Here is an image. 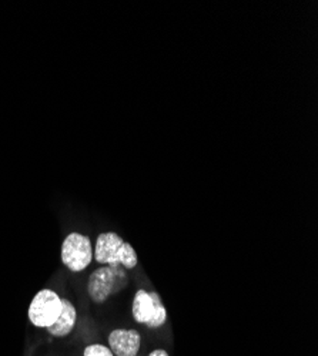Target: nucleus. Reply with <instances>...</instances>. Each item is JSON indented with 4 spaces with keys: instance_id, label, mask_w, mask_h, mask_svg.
<instances>
[{
    "instance_id": "f257e3e1",
    "label": "nucleus",
    "mask_w": 318,
    "mask_h": 356,
    "mask_svg": "<svg viewBox=\"0 0 318 356\" xmlns=\"http://www.w3.org/2000/svg\"><path fill=\"white\" fill-rule=\"evenodd\" d=\"M127 284V270L120 264H111L92 273L88 281V293L95 304H104L109 296L119 293Z\"/></svg>"
},
{
    "instance_id": "f03ea898",
    "label": "nucleus",
    "mask_w": 318,
    "mask_h": 356,
    "mask_svg": "<svg viewBox=\"0 0 318 356\" xmlns=\"http://www.w3.org/2000/svg\"><path fill=\"white\" fill-rule=\"evenodd\" d=\"M93 257L99 264H120L126 270L136 268L138 262L134 248L129 243L123 241L119 234L111 231L99 234Z\"/></svg>"
},
{
    "instance_id": "39448f33",
    "label": "nucleus",
    "mask_w": 318,
    "mask_h": 356,
    "mask_svg": "<svg viewBox=\"0 0 318 356\" xmlns=\"http://www.w3.org/2000/svg\"><path fill=\"white\" fill-rule=\"evenodd\" d=\"M61 257L69 271H84L93 261V247L90 238L80 232H70L62 244Z\"/></svg>"
},
{
    "instance_id": "20e7f679",
    "label": "nucleus",
    "mask_w": 318,
    "mask_h": 356,
    "mask_svg": "<svg viewBox=\"0 0 318 356\" xmlns=\"http://www.w3.org/2000/svg\"><path fill=\"white\" fill-rule=\"evenodd\" d=\"M62 309L63 298H61L57 292L46 288L33 296L29 307V319L36 328L47 330L59 318Z\"/></svg>"
},
{
    "instance_id": "1a4fd4ad",
    "label": "nucleus",
    "mask_w": 318,
    "mask_h": 356,
    "mask_svg": "<svg viewBox=\"0 0 318 356\" xmlns=\"http://www.w3.org/2000/svg\"><path fill=\"white\" fill-rule=\"evenodd\" d=\"M149 356H168V353L164 349H154Z\"/></svg>"
},
{
    "instance_id": "0eeeda50",
    "label": "nucleus",
    "mask_w": 318,
    "mask_h": 356,
    "mask_svg": "<svg viewBox=\"0 0 318 356\" xmlns=\"http://www.w3.org/2000/svg\"><path fill=\"white\" fill-rule=\"evenodd\" d=\"M76 321H77V311L74 305L72 304V301L63 300V309L59 318H57L56 322L51 326H49L46 331L54 338H66L73 332Z\"/></svg>"
},
{
    "instance_id": "423d86ee",
    "label": "nucleus",
    "mask_w": 318,
    "mask_h": 356,
    "mask_svg": "<svg viewBox=\"0 0 318 356\" xmlns=\"http://www.w3.org/2000/svg\"><path fill=\"white\" fill-rule=\"evenodd\" d=\"M141 337L136 330H114L109 335V349L116 356H137Z\"/></svg>"
},
{
    "instance_id": "7ed1b4c3",
    "label": "nucleus",
    "mask_w": 318,
    "mask_h": 356,
    "mask_svg": "<svg viewBox=\"0 0 318 356\" xmlns=\"http://www.w3.org/2000/svg\"><path fill=\"white\" fill-rule=\"evenodd\" d=\"M133 318L137 323L146 325L150 330H157L167 321V312L161 296L157 292L138 289L133 300Z\"/></svg>"
},
{
    "instance_id": "6e6552de",
    "label": "nucleus",
    "mask_w": 318,
    "mask_h": 356,
    "mask_svg": "<svg viewBox=\"0 0 318 356\" xmlns=\"http://www.w3.org/2000/svg\"><path fill=\"white\" fill-rule=\"evenodd\" d=\"M83 356H114L109 346H104L102 343H92L89 346H86Z\"/></svg>"
}]
</instances>
